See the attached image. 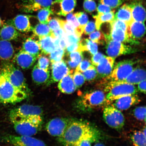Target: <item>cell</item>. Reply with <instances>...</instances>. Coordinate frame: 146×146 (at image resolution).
Returning <instances> with one entry per match:
<instances>
[{"instance_id": "cell-1", "label": "cell", "mask_w": 146, "mask_h": 146, "mask_svg": "<svg viewBox=\"0 0 146 146\" xmlns=\"http://www.w3.org/2000/svg\"><path fill=\"white\" fill-rule=\"evenodd\" d=\"M100 135L97 129L87 122L70 119L63 135L58 140L63 146H72L84 138L98 140Z\"/></svg>"}, {"instance_id": "cell-2", "label": "cell", "mask_w": 146, "mask_h": 146, "mask_svg": "<svg viewBox=\"0 0 146 146\" xmlns=\"http://www.w3.org/2000/svg\"><path fill=\"white\" fill-rule=\"evenodd\" d=\"M28 95L16 88L2 72H0V104H14L23 101Z\"/></svg>"}, {"instance_id": "cell-3", "label": "cell", "mask_w": 146, "mask_h": 146, "mask_svg": "<svg viewBox=\"0 0 146 146\" xmlns=\"http://www.w3.org/2000/svg\"><path fill=\"white\" fill-rule=\"evenodd\" d=\"M108 93L106 101L113 102L118 98L129 95L136 94L138 90L134 85L123 82L110 81L105 88Z\"/></svg>"}, {"instance_id": "cell-4", "label": "cell", "mask_w": 146, "mask_h": 146, "mask_svg": "<svg viewBox=\"0 0 146 146\" xmlns=\"http://www.w3.org/2000/svg\"><path fill=\"white\" fill-rule=\"evenodd\" d=\"M106 102L103 91L96 90L84 95L78 100L76 106L80 110L87 112L102 106Z\"/></svg>"}, {"instance_id": "cell-5", "label": "cell", "mask_w": 146, "mask_h": 146, "mask_svg": "<svg viewBox=\"0 0 146 146\" xmlns=\"http://www.w3.org/2000/svg\"><path fill=\"white\" fill-rule=\"evenodd\" d=\"M1 72L14 87L26 93L28 96L30 94V90L23 72L13 64H5Z\"/></svg>"}, {"instance_id": "cell-6", "label": "cell", "mask_w": 146, "mask_h": 146, "mask_svg": "<svg viewBox=\"0 0 146 146\" xmlns=\"http://www.w3.org/2000/svg\"><path fill=\"white\" fill-rule=\"evenodd\" d=\"M13 123L16 133L20 135L32 136L41 130L43 123L42 116H38Z\"/></svg>"}, {"instance_id": "cell-7", "label": "cell", "mask_w": 146, "mask_h": 146, "mask_svg": "<svg viewBox=\"0 0 146 146\" xmlns=\"http://www.w3.org/2000/svg\"><path fill=\"white\" fill-rule=\"evenodd\" d=\"M43 110L39 106L24 104L12 110L9 117L12 123L38 116H42Z\"/></svg>"}, {"instance_id": "cell-8", "label": "cell", "mask_w": 146, "mask_h": 146, "mask_svg": "<svg viewBox=\"0 0 146 146\" xmlns=\"http://www.w3.org/2000/svg\"><path fill=\"white\" fill-rule=\"evenodd\" d=\"M137 62L133 60H124L117 64L113 70L106 77L111 81L123 82L133 72Z\"/></svg>"}, {"instance_id": "cell-9", "label": "cell", "mask_w": 146, "mask_h": 146, "mask_svg": "<svg viewBox=\"0 0 146 146\" xmlns=\"http://www.w3.org/2000/svg\"><path fill=\"white\" fill-rule=\"evenodd\" d=\"M104 120L107 125L113 129H120L123 127L125 118L120 110L113 106H109L104 109Z\"/></svg>"}, {"instance_id": "cell-10", "label": "cell", "mask_w": 146, "mask_h": 146, "mask_svg": "<svg viewBox=\"0 0 146 146\" xmlns=\"http://www.w3.org/2000/svg\"><path fill=\"white\" fill-rule=\"evenodd\" d=\"M3 139L14 146H46L42 140L30 136L9 135L3 137Z\"/></svg>"}, {"instance_id": "cell-11", "label": "cell", "mask_w": 146, "mask_h": 146, "mask_svg": "<svg viewBox=\"0 0 146 146\" xmlns=\"http://www.w3.org/2000/svg\"><path fill=\"white\" fill-rule=\"evenodd\" d=\"M70 119L66 118L52 119L46 125V129L50 135L59 138L63 135Z\"/></svg>"}, {"instance_id": "cell-12", "label": "cell", "mask_w": 146, "mask_h": 146, "mask_svg": "<svg viewBox=\"0 0 146 146\" xmlns=\"http://www.w3.org/2000/svg\"><path fill=\"white\" fill-rule=\"evenodd\" d=\"M107 42L106 53L110 57L115 58L122 55L133 53L136 51L135 49L121 42L109 40Z\"/></svg>"}, {"instance_id": "cell-13", "label": "cell", "mask_w": 146, "mask_h": 146, "mask_svg": "<svg viewBox=\"0 0 146 146\" xmlns=\"http://www.w3.org/2000/svg\"><path fill=\"white\" fill-rule=\"evenodd\" d=\"M144 23L133 21L127 25V33L129 42L132 44H138L139 40L143 37L145 33Z\"/></svg>"}, {"instance_id": "cell-14", "label": "cell", "mask_w": 146, "mask_h": 146, "mask_svg": "<svg viewBox=\"0 0 146 146\" xmlns=\"http://www.w3.org/2000/svg\"><path fill=\"white\" fill-rule=\"evenodd\" d=\"M51 70L52 74L50 77V84L59 82L68 74L70 71L66 63L63 60L52 63Z\"/></svg>"}, {"instance_id": "cell-15", "label": "cell", "mask_w": 146, "mask_h": 146, "mask_svg": "<svg viewBox=\"0 0 146 146\" xmlns=\"http://www.w3.org/2000/svg\"><path fill=\"white\" fill-rule=\"evenodd\" d=\"M37 58L22 50L14 56V62L23 69L31 68L35 63Z\"/></svg>"}, {"instance_id": "cell-16", "label": "cell", "mask_w": 146, "mask_h": 146, "mask_svg": "<svg viewBox=\"0 0 146 146\" xmlns=\"http://www.w3.org/2000/svg\"><path fill=\"white\" fill-rule=\"evenodd\" d=\"M20 32L27 33L32 31L33 27L30 21V16L19 15L7 23Z\"/></svg>"}, {"instance_id": "cell-17", "label": "cell", "mask_w": 146, "mask_h": 146, "mask_svg": "<svg viewBox=\"0 0 146 146\" xmlns=\"http://www.w3.org/2000/svg\"><path fill=\"white\" fill-rule=\"evenodd\" d=\"M114 101L113 106L119 110H125L137 104L140 102V100L136 94L122 97Z\"/></svg>"}, {"instance_id": "cell-18", "label": "cell", "mask_w": 146, "mask_h": 146, "mask_svg": "<svg viewBox=\"0 0 146 146\" xmlns=\"http://www.w3.org/2000/svg\"><path fill=\"white\" fill-rule=\"evenodd\" d=\"M32 76L33 81L37 85L50 84V71H45L35 65L33 68Z\"/></svg>"}, {"instance_id": "cell-19", "label": "cell", "mask_w": 146, "mask_h": 146, "mask_svg": "<svg viewBox=\"0 0 146 146\" xmlns=\"http://www.w3.org/2000/svg\"><path fill=\"white\" fill-rule=\"evenodd\" d=\"M115 58L105 56L97 66L98 75L100 78H106L110 75L112 70Z\"/></svg>"}, {"instance_id": "cell-20", "label": "cell", "mask_w": 146, "mask_h": 146, "mask_svg": "<svg viewBox=\"0 0 146 146\" xmlns=\"http://www.w3.org/2000/svg\"><path fill=\"white\" fill-rule=\"evenodd\" d=\"M73 71H70L68 74L59 81L58 88L62 93L71 94L74 93L77 89L73 79Z\"/></svg>"}, {"instance_id": "cell-21", "label": "cell", "mask_w": 146, "mask_h": 146, "mask_svg": "<svg viewBox=\"0 0 146 146\" xmlns=\"http://www.w3.org/2000/svg\"><path fill=\"white\" fill-rule=\"evenodd\" d=\"M132 11V18L134 21L144 23L146 19V12L141 1L135 0L128 4Z\"/></svg>"}, {"instance_id": "cell-22", "label": "cell", "mask_w": 146, "mask_h": 146, "mask_svg": "<svg viewBox=\"0 0 146 146\" xmlns=\"http://www.w3.org/2000/svg\"><path fill=\"white\" fill-rule=\"evenodd\" d=\"M53 0H31L28 4L24 6L25 11L32 12L39 11L41 9L50 8Z\"/></svg>"}, {"instance_id": "cell-23", "label": "cell", "mask_w": 146, "mask_h": 146, "mask_svg": "<svg viewBox=\"0 0 146 146\" xmlns=\"http://www.w3.org/2000/svg\"><path fill=\"white\" fill-rule=\"evenodd\" d=\"M22 50L37 58L41 52L38 41L33 37L27 38L24 42Z\"/></svg>"}, {"instance_id": "cell-24", "label": "cell", "mask_w": 146, "mask_h": 146, "mask_svg": "<svg viewBox=\"0 0 146 146\" xmlns=\"http://www.w3.org/2000/svg\"><path fill=\"white\" fill-rule=\"evenodd\" d=\"M145 80H146L145 70L138 66L123 82L135 85Z\"/></svg>"}, {"instance_id": "cell-25", "label": "cell", "mask_w": 146, "mask_h": 146, "mask_svg": "<svg viewBox=\"0 0 146 146\" xmlns=\"http://www.w3.org/2000/svg\"><path fill=\"white\" fill-rule=\"evenodd\" d=\"M20 36L19 32L13 26L6 23L3 25L0 31L1 39L9 41L17 39Z\"/></svg>"}, {"instance_id": "cell-26", "label": "cell", "mask_w": 146, "mask_h": 146, "mask_svg": "<svg viewBox=\"0 0 146 146\" xmlns=\"http://www.w3.org/2000/svg\"><path fill=\"white\" fill-rule=\"evenodd\" d=\"M118 20L124 22L128 25L133 20L130 7L128 4H125L118 9L115 14L114 20Z\"/></svg>"}, {"instance_id": "cell-27", "label": "cell", "mask_w": 146, "mask_h": 146, "mask_svg": "<svg viewBox=\"0 0 146 146\" xmlns=\"http://www.w3.org/2000/svg\"><path fill=\"white\" fill-rule=\"evenodd\" d=\"M14 53L12 44L9 41L0 39V59L8 61L13 57Z\"/></svg>"}, {"instance_id": "cell-28", "label": "cell", "mask_w": 146, "mask_h": 146, "mask_svg": "<svg viewBox=\"0 0 146 146\" xmlns=\"http://www.w3.org/2000/svg\"><path fill=\"white\" fill-rule=\"evenodd\" d=\"M110 31V34L108 35H105L107 41L112 40L121 42H129V37L127 32L123 29L111 27Z\"/></svg>"}, {"instance_id": "cell-29", "label": "cell", "mask_w": 146, "mask_h": 146, "mask_svg": "<svg viewBox=\"0 0 146 146\" xmlns=\"http://www.w3.org/2000/svg\"><path fill=\"white\" fill-rule=\"evenodd\" d=\"M38 42L40 47L41 54L45 55L50 54L56 49L54 38L51 36L42 38Z\"/></svg>"}, {"instance_id": "cell-30", "label": "cell", "mask_w": 146, "mask_h": 146, "mask_svg": "<svg viewBox=\"0 0 146 146\" xmlns=\"http://www.w3.org/2000/svg\"><path fill=\"white\" fill-rule=\"evenodd\" d=\"M60 3V10L56 14L59 16H66L74 11L77 0H62Z\"/></svg>"}, {"instance_id": "cell-31", "label": "cell", "mask_w": 146, "mask_h": 146, "mask_svg": "<svg viewBox=\"0 0 146 146\" xmlns=\"http://www.w3.org/2000/svg\"><path fill=\"white\" fill-rule=\"evenodd\" d=\"M115 10L106 13L97 14L94 16L96 18V30H99L103 24L110 23L114 21Z\"/></svg>"}, {"instance_id": "cell-32", "label": "cell", "mask_w": 146, "mask_h": 146, "mask_svg": "<svg viewBox=\"0 0 146 146\" xmlns=\"http://www.w3.org/2000/svg\"><path fill=\"white\" fill-rule=\"evenodd\" d=\"M32 31L34 35L39 39L45 36L52 35V31L47 24L38 23L33 27Z\"/></svg>"}, {"instance_id": "cell-33", "label": "cell", "mask_w": 146, "mask_h": 146, "mask_svg": "<svg viewBox=\"0 0 146 146\" xmlns=\"http://www.w3.org/2000/svg\"><path fill=\"white\" fill-rule=\"evenodd\" d=\"M82 52L79 51H75L69 53L70 60L67 61V63L70 68H76L83 59Z\"/></svg>"}, {"instance_id": "cell-34", "label": "cell", "mask_w": 146, "mask_h": 146, "mask_svg": "<svg viewBox=\"0 0 146 146\" xmlns=\"http://www.w3.org/2000/svg\"><path fill=\"white\" fill-rule=\"evenodd\" d=\"M38 11L37 17L40 23L48 24L50 15L54 13L52 9L50 8H44Z\"/></svg>"}, {"instance_id": "cell-35", "label": "cell", "mask_w": 146, "mask_h": 146, "mask_svg": "<svg viewBox=\"0 0 146 146\" xmlns=\"http://www.w3.org/2000/svg\"><path fill=\"white\" fill-rule=\"evenodd\" d=\"M131 138L135 146H146V135L142 131L133 133Z\"/></svg>"}, {"instance_id": "cell-36", "label": "cell", "mask_w": 146, "mask_h": 146, "mask_svg": "<svg viewBox=\"0 0 146 146\" xmlns=\"http://www.w3.org/2000/svg\"><path fill=\"white\" fill-rule=\"evenodd\" d=\"M89 39L96 43L104 44L107 42V39L104 34L100 31L94 32L89 35Z\"/></svg>"}, {"instance_id": "cell-37", "label": "cell", "mask_w": 146, "mask_h": 146, "mask_svg": "<svg viewBox=\"0 0 146 146\" xmlns=\"http://www.w3.org/2000/svg\"><path fill=\"white\" fill-rule=\"evenodd\" d=\"M65 50L59 47L56 48L50 54V60L51 63L59 62L63 60L65 54Z\"/></svg>"}, {"instance_id": "cell-38", "label": "cell", "mask_w": 146, "mask_h": 146, "mask_svg": "<svg viewBox=\"0 0 146 146\" xmlns=\"http://www.w3.org/2000/svg\"><path fill=\"white\" fill-rule=\"evenodd\" d=\"M60 21L61 28L63 29L66 35L76 34L80 36H81L78 33L76 29L66 21L60 19Z\"/></svg>"}, {"instance_id": "cell-39", "label": "cell", "mask_w": 146, "mask_h": 146, "mask_svg": "<svg viewBox=\"0 0 146 146\" xmlns=\"http://www.w3.org/2000/svg\"><path fill=\"white\" fill-rule=\"evenodd\" d=\"M45 55L41 54L38 56V61L36 65L40 68L45 71H49L50 59Z\"/></svg>"}, {"instance_id": "cell-40", "label": "cell", "mask_w": 146, "mask_h": 146, "mask_svg": "<svg viewBox=\"0 0 146 146\" xmlns=\"http://www.w3.org/2000/svg\"><path fill=\"white\" fill-rule=\"evenodd\" d=\"M74 15L76 16L79 23L80 30L83 33L84 28L88 22V17L87 15L83 12H78L74 13Z\"/></svg>"}, {"instance_id": "cell-41", "label": "cell", "mask_w": 146, "mask_h": 146, "mask_svg": "<svg viewBox=\"0 0 146 146\" xmlns=\"http://www.w3.org/2000/svg\"><path fill=\"white\" fill-rule=\"evenodd\" d=\"M83 74L85 80L91 81L95 79L98 76V73L96 67L92 65L86 70L83 72Z\"/></svg>"}, {"instance_id": "cell-42", "label": "cell", "mask_w": 146, "mask_h": 146, "mask_svg": "<svg viewBox=\"0 0 146 146\" xmlns=\"http://www.w3.org/2000/svg\"><path fill=\"white\" fill-rule=\"evenodd\" d=\"M82 42L85 46L87 51H88L91 54L94 55L97 53L98 45L96 43L87 39L84 40Z\"/></svg>"}, {"instance_id": "cell-43", "label": "cell", "mask_w": 146, "mask_h": 146, "mask_svg": "<svg viewBox=\"0 0 146 146\" xmlns=\"http://www.w3.org/2000/svg\"><path fill=\"white\" fill-rule=\"evenodd\" d=\"M133 114L137 119L146 121L145 106L137 107L133 110Z\"/></svg>"}, {"instance_id": "cell-44", "label": "cell", "mask_w": 146, "mask_h": 146, "mask_svg": "<svg viewBox=\"0 0 146 146\" xmlns=\"http://www.w3.org/2000/svg\"><path fill=\"white\" fill-rule=\"evenodd\" d=\"M73 79L76 87L79 88L83 85L85 81L84 77L81 72L77 70L73 74Z\"/></svg>"}, {"instance_id": "cell-45", "label": "cell", "mask_w": 146, "mask_h": 146, "mask_svg": "<svg viewBox=\"0 0 146 146\" xmlns=\"http://www.w3.org/2000/svg\"><path fill=\"white\" fill-rule=\"evenodd\" d=\"M66 16V21L72 25L76 29L80 35L82 36L83 33L80 30L79 23L74 14L71 13L67 15Z\"/></svg>"}, {"instance_id": "cell-46", "label": "cell", "mask_w": 146, "mask_h": 146, "mask_svg": "<svg viewBox=\"0 0 146 146\" xmlns=\"http://www.w3.org/2000/svg\"><path fill=\"white\" fill-rule=\"evenodd\" d=\"M125 0H100V3L104 4L113 9L118 8Z\"/></svg>"}, {"instance_id": "cell-47", "label": "cell", "mask_w": 146, "mask_h": 146, "mask_svg": "<svg viewBox=\"0 0 146 146\" xmlns=\"http://www.w3.org/2000/svg\"><path fill=\"white\" fill-rule=\"evenodd\" d=\"M84 9L86 12L91 13L96 10V3L94 0H84L83 3Z\"/></svg>"}, {"instance_id": "cell-48", "label": "cell", "mask_w": 146, "mask_h": 146, "mask_svg": "<svg viewBox=\"0 0 146 146\" xmlns=\"http://www.w3.org/2000/svg\"><path fill=\"white\" fill-rule=\"evenodd\" d=\"M91 65H92V64L90 60L87 59L82 60L76 67V70L83 72L88 69Z\"/></svg>"}, {"instance_id": "cell-49", "label": "cell", "mask_w": 146, "mask_h": 146, "mask_svg": "<svg viewBox=\"0 0 146 146\" xmlns=\"http://www.w3.org/2000/svg\"><path fill=\"white\" fill-rule=\"evenodd\" d=\"M48 24L49 27L52 32L61 28L59 18H51Z\"/></svg>"}, {"instance_id": "cell-50", "label": "cell", "mask_w": 146, "mask_h": 146, "mask_svg": "<svg viewBox=\"0 0 146 146\" xmlns=\"http://www.w3.org/2000/svg\"><path fill=\"white\" fill-rule=\"evenodd\" d=\"M96 140H97L94 138H84L72 146H91V143Z\"/></svg>"}, {"instance_id": "cell-51", "label": "cell", "mask_w": 146, "mask_h": 146, "mask_svg": "<svg viewBox=\"0 0 146 146\" xmlns=\"http://www.w3.org/2000/svg\"><path fill=\"white\" fill-rule=\"evenodd\" d=\"M96 29L95 23L92 21H89L84 28L83 33L85 34H89L94 32Z\"/></svg>"}, {"instance_id": "cell-52", "label": "cell", "mask_w": 146, "mask_h": 146, "mask_svg": "<svg viewBox=\"0 0 146 146\" xmlns=\"http://www.w3.org/2000/svg\"><path fill=\"white\" fill-rule=\"evenodd\" d=\"M106 56L100 52H98L94 55L91 58V63L94 66H97L101 60Z\"/></svg>"}, {"instance_id": "cell-53", "label": "cell", "mask_w": 146, "mask_h": 146, "mask_svg": "<svg viewBox=\"0 0 146 146\" xmlns=\"http://www.w3.org/2000/svg\"><path fill=\"white\" fill-rule=\"evenodd\" d=\"M97 11L98 12V14L101 13H106L114 11L113 9L110 8L106 5L102 4L100 3L98 5Z\"/></svg>"}, {"instance_id": "cell-54", "label": "cell", "mask_w": 146, "mask_h": 146, "mask_svg": "<svg viewBox=\"0 0 146 146\" xmlns=\"http://www.w3.org/2000/svg\"><path fill=\"white\" fill-rule=\"evenodd\" d=\"M81 36L76 34L66 35L67 43L68 44L70 43H79L81 41Z\"/></svg>"}, {"instance_id": "cell-55", "label": "cell", "mask_w": 146, "mask_h": 146, "mask_svg": "<svg viewBox=\"0 0 146 146\" xmlns=\"http://www.w3.org/2000/svg\"><path fill=\"white\" fill-rule=\"evenodd\" d=\"M66 36V34L61 27L52 31V35H51L53 38H58L59 39H61Z\"/></svg>"}, {"instance_id": "cell-56", "label": "cell", "mask_w": 146, "mask_h": 146, "mask_svg": "<svg viewBox=\"0 0 146 146\" xmlns=\"http://www.w3.org/2000/svg\"><path fill=\"white\" fill-rule=\"evenodd\" d=\"M138 86V91L145 94L146 93V80H143L139 83Z\"/></svg>"}, {"instance_id": "cell-57", "label": "cell", "mask_w": 146, "mask_h": 146, "mask_svg": "<svg viewBox=\"0 0 146 146\" xmlns=\"http://www.w3.org/2000/svg\"><path fill=\"white\" fill-rule=\"evenodd\" d=\"M62 0H56L54 2H53L52 4H58V3H60L61 1Z\"/></svg>"}, {"instance_id": "cell-58", "label": "cell", "mask_w": 146, "mask_h": 146, "mask_svg": "<svg viewBox=\"0 0 146 146\" xmlns=\"http://www.w3.org/2000/svg\"><path fill=\"white\" fill-rule=\"evenodd\" d=\"M94 146H106L104 144L101 143H97Z\"/></svg>"}, {"instance_id": "cell-59", "label": "cell", "mask_w": 146, "mask_h": 146, "mask_svg": "<svg viewBox=\"0 0 146 146\" xmlns=\"http://www.w3.org/2000/svg\"><path fill=\"white\" fill-rule=\"evenodd\" d=\"M3 24L2 21H1V17H0V27L1 26V25Z\"/></svg>"}, {"instance_id": "cell-60", "label": "cell", "mask_w": 146, "mask_h": 146, "mask_svg": "<svg viewBox=\"0 0 146 146\" xmlns=\"http://www.w3.org/2000/svg\"><path fill=\"white\" fill-rule=\"evenodd\" d=\"M25 1H31V0H25Z\"/></svg>"}]
</instances>
